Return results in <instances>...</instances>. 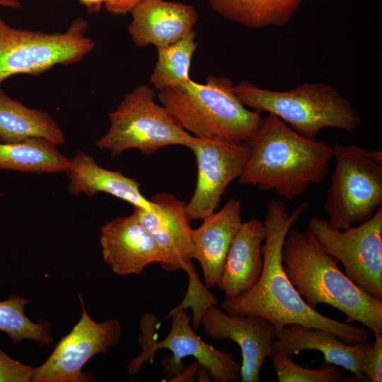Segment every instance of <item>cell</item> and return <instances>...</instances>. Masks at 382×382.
Returning a JSON list of instances; mask_svg holds the SVG:
<instances>
[{"label":"cell","instance_id":"6da1fadb","mask_svg":"<svg viewBox=\"0 0 382 382\" xmlns=\"http://www.w3.org/2000/svg\"><path fill=\"white\" fill-rule=\"evenodd\" d=\"M308 206L302 202L289 213L282 200L267 202L261 276L250 289L232 300L224 299L221 308L230 315L260 316L274 325L277 335L286 325L297 324L332 332L348 344L370 342L366 328L332 319L311 308L284 271L281 259L284 241Z\"/></svg>","mask_w":382,"mask_h":382},{"label":"cell","instance_id":"7a4b0ae2","mask_svg":"<svg viewBox=\"0 0 382 382\" xmlns=\"http://www.w3.org/2000/svg\"><path fill=\"white\" fill-rule=\"evenodd\" d=\"M245 144L249 154L238 183L274 192L288 201L323 182L333 158L328 142L302 137L272 114Z\"/></svg>","mask_w":382,"mask_h":382},{"label":"cell","instance_id":"3957f363","mask_svg":"<svg viewBox=\"0 0 382 382\" xmlns=\"http://www.w3.org/2000/svg\"><path fill=\"white\" fill-rule=\"evenodd\" d=\"M281 259L287 277L306 303L317 310L319 303L335 308L347 318L382 334V301L368 295L324 253L312 233L291 228L284 241Z\"/></svg>","mask_w":382,"mask_h":382},{"label":"cell","instance_id":"277c9868","mask_svg":"<svg viewBox=\"0 0 382 382\" xmlns=\"http://www.w3.org/2000/svg\"><path fill=\"white\" fill-rule=\"evenodd\" d=\"M226 76H209L205 83L191 79L159 91L156 97L174 122L198 138L247 143L260 129L261 112L250 110L233 91Z\"/></svg>","mask_w":382,"mask_h":382},{"label":"cell","instance_id":"5b68a950","mask_svg":"<svg viewBox=\"0 0 382 382\" xmlns=\"http://www.w3.org/2000/svg\"><path fill=\"white\" fill-rule=\"evenodd\" d=\"M233 91L245 106L279 117L302 137L316 140L326 127L354 132L361 120L351 103L332 86L305 83L283 91L241 81Z\"/></svg>","mask_w":382,"mask_h":382},{"label":"cell","instance_id":"8992f818","mask_svg":"<svg viewBox=\"0 0 382 382\" xmlns=\"http://www.w3.org/2000/svg\"><path fill=\"white\" fill-rule=\"evenodd\" d=\"M336 166L323 210L328 224L342 231L369 220L382 204V151L334 144Z\"/></svg>","mask_w":382,"mask_h":382},{"label":"cell","instance_id":"52a82bcc","mask_svg":"<svg viewBox=\"0 0 382 382\" xmlns=\"http://www.w3.org/2000/svg\"><path fill=\"white\" fill-rule=\"evenodd\" d=\"M88 23L78 17L64 32L14 28L0 17V88L16 74L38 76L57 64L82 61L95 47L86 33Z\"/></svg>","mask_w":382,"mask_h":382},{"label":"cell","instance_id":"ba28073f","mask_svg":"<svg viewBox=\"0 0 382 382\" xmlns=\"http://www.w3.org/2000/svg\"><path fill=\"white\" fill-rule=\"evenodd\" d=\"M155 96L153 87L133 88L109 113V129L96 141V146L112 156L131 149L151 155L170 145L188 147L193 136L174 122Z\"/></svg>","mask_w":382,"mask_h":382},{"label":"cell","instance_id":"9c48e42d","mask_svg":"<svg viewBox=\"0 0 382 382\" xmlns=\"http://www.w3.org/2000/svg\"><path fill=\"white\" fill-rule=\"evenodd\" d=\"M308 230L322 250L340 262L345 275L362 291L382 301V207L357 226L332 228L327 219L314 216Z\"/></svg>","mask_w":382,"mask_h":382},{"label":"cell","instance_id":"30bf717a","mask_svg":"<svg viewBox=\"0 0 382 382\" xmlns=\"http://www.w3.org/2000/svg\"><path fill=\"white\" fill-rule=\"evenodd\" d=\"M79 296L82 309L80 320L59 341L47 360L35 367L32 382L96 381V377L82 372V368L93 357L107 353L119 343L122 327L118 320H93L86 310L81 294Z\"/></svg>","mask_w":382,"mask_h":382},{"label":"cell","instance_id":"8fae6325","mask_svg":"<svg viewBox=\"0 0 382 382\" xmlns=\"http://www.w3.org/2000/svg\"><path fill=\"white\" fill-rule=\"evenodd\" d=\"M167 318H171L172 325L166 337L161 341L153 342L127 365V372L137 376L142 365L152 362L154 355L162 349L170 350L173 355L163 361L167 376H175L183 370V359L194 357L200 366L209 372L216 382L236 381L240 379L241 365L231 353L220 350L205 342L193 330L186 309H172Z\"/></svg>","mask_w":382,"mask_h":382},{"label":"cell","instance_id":"7c38bea8","mask_svg":"<svg viewBox=\"0 0 382 382\" xmlns=\"http://www.w3.org/2000/svg\"><path fill=\"white\" fill-rule=\"evenodd\" d=\"M195 154L197 178L194 194L186 203L191 220L216 212L228 185L241 174L248 160L246 144L192 137L188 147Z\"/></svg>","mask_w":382,"mask_h":382},{"label":"cell","instance_id":"4fadbf2b","mask_svg":"<svg viewBox=\"0 0 382 382\" xmlns=\"http://www.w3.org/2000/svg\"><path fill=\"white\" fill-rule=\"evenodd\" d=\"M200 325L213 340H230L240 347L242 356L241 382H260V369L273 355L277 330L267 320L255 315H230L212 306L203 315Z\"/></svg>","mask_w":382,"mask_h":382},{"label":"cell","instance_id":"5bb4252c","mask_svg":"<svg viewBox=\"0 0 382 382\" xmlns=\"http://www.w3.org/2000/svg\"><path fill=\"white\" fill-rule=\"evenodd\" d=\"M150 211L134 207L143 227L161 250V267L168 272L185 270L192 263V230L186 203L168 192H158L149 199Z\"/></svg>","mask_w":382,"mask_h":382},{"label":"cell","instance_id":"9a60e30c","mask_svg":"<svg viewBox=\"0 0 382 382\" xmlns=\"http://www.w3.org/2000/svg\"><path fill=\"white\" fill-rule=\"evenodd\" d=\"M100 243L103 261L118 275L140 274L148 265L164 262L158 245L134 212L104 224Z\"/></svg>","mask_w":382,"mask_h":382},{"label":"cell","instance_id":"2e32d148","mask_svg":"<svg viewBox=\"0 0 382 382\" xmlns=\"http://www.w3.org/2000/svg\"><path fill=\"white\" fill-rule=\"evenodd\" d=\"M130 13L128 31L138 47L173 44L192 31L198 21L193 6L165 0H142Z\"/></svg>","mask_w":382,"mask_h":382},{"label":"cell","instance_id":"e0dca14e","mask_svg":"<svg viewBox=\"0 0 382 382\" xmlns=\"http://www.w3.org/2000/svg\"><path fill=\"white\" fill-rule=\"evenodd\" d=\"M202 220L192 230V259L200 264L204 284L210 289L216 284L230 245L243 223L241 201L231 198L219 211Z\"/></svg>","mask_w":382,"mask_h":382},{"label":"cell","instance_id":"ac0fdd59","mask_svg":"<svg viewBox=\"0 0 382 382\" xmlns=\"http://www.w3.org/2000/svg\"><path fill=\"white\" fill-rule=\"evenodd\" d=\"M371 342L348 344L332 332L290 324L276 336L272 344V352H283L293 357L304 350L320 351L328 364L349 371L359 381H367L368 378L361 372V362Z\"/></svg>","mask_w":382,"mask_h":382},{"label":"cell","instance_id":"d6986e66","mask_svg":"<svg viewBox=\"0 0 382 382\" xmlns=\"http://www.w3.org/2000/svg\"><path fill=\"white\" fill-rule=\"evenodd\" d=\"M263 222L253 219L243 222L228 249L216 286L232 300L253 287L263 268Z\"/></svg>","mask_w":382,"mask_h":382},{"label":"cell","instance_id":"ffe728a7","mask_svg":"<svg viewBox=\"0 0 382 382\" xmlns=\"http://www.w3.org/2000/svg\"><path fill=\"white\" fill-rule=\"evenodd\" d=\"M69 182L67 190L74 196L86 194L89 197L99 192L110 194L130 203L134 207L150 211L152 203L140 190L141 184L121 171L100 166L90 155L79 151L71 158L66 172Z\"/></svg>","mask_w":382,"mask_h":382},{"label":"cell","instance_id":"44dd1931","mask_svg":"<svg viewBox=\"0 0 382 382\" xmlns=\"http://www.w3.org/2000/svg\"><path fill=\"white\" fill-rule=\"evenodd\" d=\"M45 139L57 146L65 142V134L46 111L30 108L11 98L0 88V143Z\"/></svg>","mask_w":382,"mask_h":382},{"label":"cell","instance_id":"7402d4cb","mask_svg":"<svg viewBox=\"0 0 382 382\" xmlns=\"http://www.w3.org/2000/svg\"><path fill=\"white\" fill-rule=\"evenodd\" d=\"M71 158L57 146L45 139L31 138L23 141L0 143V169L34 174L66 173Z\"/></svg>","mask_w":382,"mask_h":382},{"label":"cell","instance_id":"603a6c76","mask_svg":"<svg viewBox=\"0 0 382 382\" xmlns=\"http://www.w3.org/2000/svg\"><path fill=\"white\" fill-rule=\"evenodd\" d=\"M303 0H208L212 10L224 18L251 28L286 24Z\"/></svg>","mask_w":382,"mask_h":382},{"label":"cell","instance_id":"cb8c5ba5","mask_svg":"<svg viewBox=\"0 0 382 382\" xmlns=\"http://www.w3.org/2000/svg\"><path fill=\"white\" fill-rule=\"evenodd\" d=\"M196 33L192 30L179 41L156 48L157 62L150 82L157 91L180 86L190 78V67L192 55L197 49Z\"/></svg>","mask_w":382,"mask_h":382},{"label":"cell","instance_id":"d4e9b609","mask_svg":"<svg viewBox=\"0 0 382 382\" xmlns=\"http://www.w3.org/2000/svg\"><path fill=\"white\" fill-rule=\"evenodd\" d=\"M29 302L15 294L0 301V331L6 332L13 343L30 340L41 347L50 345L53 342L51 324L45 320L32 322L24 313Z\"/></svg>","mask_w":382,"mask_h":382},{"label":"cell","instance_id":"484cf974","mask_svg":"<svg viewBox=\"0 0 382 382\" xmlns=\"http://www.w3.org/2000/svg\"><path fill=\"white\" fill-rule=\"evenodd\" d=\"M279 382H338L345 381L337 366L324 364L319 369H308L296 364L292 356L276 352L271 357Z\"/></svg>","mask_w":382,"mask_h":382},{"label":"cell","instance_id":"4316f807","mask_svg":"<svg viewBox=\"0 0 382 382\" xmlns=\"http://www.w3.org/2000/svg\"><path fill=\"white\" fill-rule=\"evenodd\" d=\"M188 277V288L183 301L173 309L191 308L192 310V327L197 330L205 311L219 301L209 288L203 284L195 271L193 264L184 270Z\"/></svg>","mask_w":382,"mask_h":382},{"label":"cell","instance_id":"83f0119b","mask_svg":"<svg viewBox=\"0 0 382 382\" xmlns=\"http://www.w3.org/2000/svg\"><path fill=\"white\" fill-rule=\"evenodd\" d=\"M361 370L369 381H382V334L374 335V342L363 355Z\"/></svg>","mask_w":382,"mask_h":382},{"label":"cell","instance_id":"f1b7e54d","mask_svg":"<svg viewBox=\"0 0 382 382\" xmlns=\"http://www.w3.org/2000/svg\"><path fill=\"white\" fill-rule=\"evenodd\" d=\"M35 371L0 349V382H32Z\"/></svg>","mask_w":382,"mask_h":382},{"label":"cell","instance_id":"f546056e","mask_svg":"<svg viewBox=\"0 0 382 382\" xmlns=\"http://www.w3.org/2000/svg\"><path fill=\"white\" fill-rule=\"evenodd\" d=\"M142 0H118L114 4L105 6L106 10L112 15H125Z\"/></svg>","mask_w":382,"mask_h":382},{"label":"cell","instance_id":"4dcf8cb0","mask_svg":"<svg viewBox=\"0 0 382 382\" xmlns=\"http://www.w3.org/2000/svg\"><path fill=\"white\" fill-rule=\"evenodd\" d=\"M199 366H200L199 364L196 361L195 363L192 364L185 370H183L182 372H180L177 376H174L173 378V380H171L170 381H191L190 379H192V378L194 377L195 373L197 371V370L198 369Z\"/></svg>","mask_w":382,"mask_h":382},{"label":"cell","instance_id":"1f68e13d","mask_svg":"<svg viewBox=\"0 0 382 382\" xmlns=\"http://www.w3.org/2000/svg\"><path fill=\"white\" fill-rule=\"evenodd\" d=\"M83 5L90 14H98L105 0H75Z\"/></svg>","mask_w":382,"mask_h":382},{"label":"cell","instance_id":"d6a6232c","mask_svg":"<svg viewBox=\"0 0 382 382\" xmlns=\"http://www.w3.org/2000/svg\"><path fill=\"white\" fill-rule=\"evenodd\" d=\"M0 7L18 9L21 8L19 0H0Z\"/></svg>","mask_w":382,"mask_h":382},{"label":"cell","instance_id":"836d02e7","mask_svg":"<svg viewBox=\"0 0 382 382\" xmlns=\"http://www.w3.org/2000/svg\"><path fill=\"white\" fill-rule=\"evenodd\" d=\"M118 1V0H105L104 5H105V6H108V5L114 4V3H115L116 1Z\"/></svg>","mask_w":382,"mask_h":382}]
</instances>
